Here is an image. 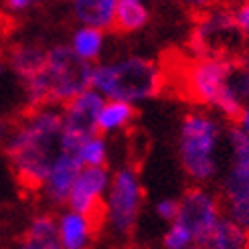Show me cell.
Instances as JSON below:
<instances>
[{"label": "cell", "mask_w": 249, "mask_h": 249, "mask_svg": "<svg viewBox=\"0 0 249 249\" xmlns=\"http://www.w3.org/2000/svg\"><path fill=\"white\" fill-rule=\"evenodd\" d=\"M233 18H235V24H237V31L249 39V0H243L233 10Z\"/></svg>", "instance_id": "26"}, {"label": "cell", "mask_w": 249, "mask_h": 249, "mask_svg": "<svg viewBox=\"0 0 249 249\" xmlns=\"http://www.w3.org/2000/svg\"><path fill=\"white\" fill-rule=\"evenodd\" d=\"M104 102L106 99L89 87L65 106H61V124H63L61 150L75 152L85 138L97 134V114Z\"/></svg>", "instance_id": "8"}, {"label": "cell", "mask_w": 249, "mask_h": 249, "mask_svg": "<svg viewBox=\"0 0 249 249\" xmlns=\"http://www.w3.org/2000/svg\"><path fill=\"white\" fill-rule=\"evenodd\" d=\"M61 107H31L17 120L15 132L2 148L8 168L20 186L39 191L49 166L61 152Z\"/></svg>", "instance_id": "1"}, {"label": "cell", "mask_w": 249, "mask_h": 249, "mask_svg": "<svg viewBox=\"0 0 249 249\" xmlns=\"http://www.w3.org/2000/svg\"><path fill=\"white\" fill-rule=\"evenodd\" d=\"M106 45H107L106 31L95 29V27H85V24H77V27L73 29L69 43H67L71 53L79 61H83L85 65L99 63L106 53Z\"/></svg>", "instance_id": "16"}, {"label": "cell", "mask_w": 249, "mask_h": 249, "mask_svg": "<svg viewBox=\"0 0 249 249\" xmlns=\"http://www.w3.org/2000/svg\"><path fill=\"white\" fill-rule=\"evenodd\" d=\"M55 223L57 239L63 249H91L97 233V219L63 207L55 215Z\"/></svg>", "instance_id": "13"}, {"label": "cell", "mask_w": 249, "mask_h": 249, "mask_svg": "<svg viewBox=\"0 0 249 249\" xmlns=\"http://www.w3.org/2000/svg\"><path fill=\"white\" fill-rule=\"evenodd\" d=\"M235 35L241 33L235 24L233 10H207L195 24L193 49L198 53V57H223L221 51L235 39Z\"/></svg>", "instance_id": "10"}, {"label": "cell", "mask_w": 249, "mask_h": 249, "mask_svg": "<svg viewBox=\"0 0 249 249\" xmlns=\"http://www.w3.org/2000/svg\"><path fill=\"white\" fill-rule=\"evenodd\" d=\"M81 162L77 160L75 152L61 150L55 160L49 166V172L39 189V195L49 207L63 209L67 205V196L71 193V186L75 182L77 174L81 170Z\"/></svg>", "instance_id": "12"}, {"label": "cell", "mask_w": 249, "mask_h": 249, "mask_svg": "<svg viewBox=\"0 0 249 249\" xmlns=\"http://www.w3.org/2000/svg\"><path fill=\"white\" fill-rule=\"evenodd\" d=\"M8 67H6V61H4V57H0V81H2L6 75H8Z\"/></svg>", "instance_id": "30"}, {"label": "cell", "mask_w": 249, "mask_h": 249, "mask_svg": "<svg viewBox=\"0 0 249 249\" xmlns=\"http://www.w3.org/2000/svg\"><path fill=\"white\" fill-rule=\"evenodd\" d=\"M223 144L225 130L213 114L195 109L182 116L177 136V152L184 174L195 184L203 186L217 178Z\"/></svg>", "instance_id": "4"}, {"label": "cell", "mask_w": 249, "mask_h": 249, "mask_svg": "<svg viewBox=\"0 0 249 249\" xmlns=\"http://www.w3.org/2000/svg\"><path fill=\"white\" fill-rule=\"evenodd\" d=\"M150 20V10L144 2L134 0H120L116 15H114V29L124 35H132L142 31Z\"/></svg>", "instance_id": "20"}, {"label": "cell", "mask_w": 249, "mask_h": 249, "mask_svg": "<svg viewBox=\"0 0 249 249\" xmlns=\"http://www.w3.org/2000/svg\"><path fill=\"white\" fill-rule=\"evenodd\" d=\"M41 2L43 0H0V6L12 17H22L27 12H31L33 8H36Z\"/></svg>", "instance_id": "25"}, {"label": "cell", "mask_w": 249, "mask_h": 249, "mask_svg": "<svg viewBox=\"0 0 249 249\" xmlns=\"http://www.w3.org/2000/svg\"><path fill=\"white\" fill-rule=\"evenodd\" d=\"M193 243H196L193 233L186 229L182 223L172 221L170 225H166V231L162 233V247L164 249H186Z\"/></svg>", "instance_id": "22"}, {"label": "cell", "mask_w": 249, "mask_h": 249, "mask_svg": "<svg viewBox=\"0 0 249 249\" xmlns=\"http://www.w3.org/2000/svg\"><path fill=\"white\" fill-rule=\"evenodd\" d=\"M154 215L162 223L170 225V223L177 221V217H178V198H172V196L160 198L154 205Z\"/></svg>", "instance_id": "24"}, {"label": "cell", "mask_w": 249, "mask_h": 249, "mask_svg": "<svg viewBox=\"0 0 249 249\" xmlns=\"http://www.w3.org/2000/svg\"><path fill=\"white\" fill-rule=\"evenodd\" d=\"M6 249H63L57 239L55 215L39 213L33 215L22 231V237L10 243Z\"/></svg>", "instance_id": "15"}, {"label": "cell", "mask_w": 249, "mask_h": 249, "mask_svg": "<svg viewBox=\"0 0 249 249\" xmlns=\"http://www.w3.org/2000/svg\"><path fill=\"white\" fill-rule=\"evenodd\" d=\"M109 180L111 170L107 166H83L71 186L65 207L93 219L102 217V207Z\"/></svg>", "instance_id": "11"}, {"label": "cell", "mask_w": 249, "mask_h": 249, "mask_svg": "<svg viewBox=\"0 0 249 249\" xmlns=\"http://www.w3.org/2000/svg\"><path fill=\"white\" fill-rule=\"evenodd\" d=\"M136 120V106L128 102H111L106 99L102 109L97 114V134L102 136H111L128 130Z\"/></svg>", "instance_id": "18"}, {"label": "cell", "mask_w": 249, "mask_h": 249, "mask_svg": "<svg viewBox=\"0 0 249 249\" xmlns=\"http://www.w3.org/2000/svg\"><path fill=\"white\" fill-rule=\"evenodd\" d=\"M178 2L186 8H193V10H207L213 4H217L219 0H178Z\"/></svg>", "instance_id": "28"}, {"label": "cell", "mask_w": 249, "mask_h": 249, "mask_svg": "<svg viewBox=\"0 0 249 249\" xmlns=\"http://www.w3.org/2000/svg\"><path fill=\"white\" fill-rule=\"evenodd\" d=\"M201 245L207 249H249V231L223 215Z\"/></svg>", "instance_id": "19"}, {"label": "cell", "mask_w": 249, "mask_h": 249, "mask_svg": "<svg viewBox=\"0 0 249 249\" xmlns=\"http://www.w3.org/2000/svg\"><path fill=\"white\" fill-rule=\"evenodd\" d=\"M233 61L225 57H198L184 73V87L196 104L219 111L223 118L237 120L243 102L231 85Z\"/></svg>", "instance_id": "5"}, {"label": "cell", "mask_w": 249, "mask_h": 249, "mask_svg": "<svg viewBox=\"0 0 249 249\" xmlns=\"http://www.w3.org/2000/svg\"><path fill=\"white\" fill-rule=\"evenodd\" d=\"M231 85H233V91L237 93V97L243 104L249 102V57L241 59L239 63H233Z\"/></svg>", "instance_id": "23"}, {"label": "cell", "mask_w": 249, "mask_h": 249, "mask_svg": "<svg viewBox=\"0 0 249 249\" xmlns=\"http://www.w3.org/2000/svg\"><path fill=\"white\" fill-rule=\"evenodd\" d=\"M134 2H144V0H134Z\"/></svg>", "instance_id": "33"}, {"label": "cell", "mask_w": 249, "mask_h": 249, "mask_svg": "<svg viewBox=\"0 0 249 249\" xmlns=\"http://www.w3.org/2000/svg\"><path fill=\"white\" fill-rule=\"evenodd\" d=\"M225 146L229 162L221 180L223 213L249 231V138L235 126L225 134Z\"/></svg>", "instance_id": "7"}, {"label": "cell", "mask_w": 249, "mask_h": 249, "mask_svg": "<svg viewBox=\"0 0 249 249\" xmlns=\"http://www.w3.org/2000/svg\"><path fill=\"white\" fill-rule=\"evenodd\" d=\"M91 67L71 53L67 43H55L47 47L45 63L36 75L20 85L24 104L31 107L55 106L61 107L77 97L91 83Z\"/></svg>", "instance_id": "2"}, {"label": "cell", "mask_w": 249, "mask_h": 249, "mask_svg": "<svg viewBox=\"0 0 249 249\" xmlns=\"http://www.w3.org/2000/svg\"><path fill=\"white\" fill-rule=\"evenodd\" d=\"M89 87L104 99L140 106L160 95L164 71L156 61L144 55H124L95 63Z\"/></svg>", "instance_id": "3"}, {"label": "cell", "mask_w": 249, "mask_h": 249, "mask_svg": "<svg viewBox=\"0 0 249 249\" xmlns=\"http://www.w3.org/2000/svg\"><path fill=\"white\" fill-rule=\"evenodd\" d=\"M81 166H107L109 162V142L106 136L93 134L85 138L75 150Z\"/></svg>", "instance_id": "21"}, {"label": "cell", "mask_w": 249, "mask_h": 249, "mask_svg": "<svg viewBox=\"0 0 249 249\" xmlns=\"http://www.w3.org/2000/svg\"><path fill=\"white\" fill-rule=\"evenodd\" d=\"M45 55H47V47L33 41H22L8 49L4 61L10 75L17 79V85H24L41 71L45 63Z\"/></svg>", "instance_id": "14"}, {"label": "cell", "mask_w": 249, "mask_h": 249, "mask_svg": "<svg viewBox=\"0 0 249 249\" xmlns=\"http://www.w3.org/2000/svg\"><path fill=\"white\" fill-rule=\"evenodd\" d=\"M2 237H4V223H2V215H0V243H2Z\"/></svg>", "instance_id": "31"}, {"label": "cell", "mask_w": 249, "mask_h": 249, "mask_svg": "<svg viewBox=\"0 0 249 249\" xmlns=\"http://www.w3.org/2000/svg\"><path fill=\"white\" fill-rule=\"evenodd\" d=\"M237 126H239V130L247 136V138H249V107H243V111H241V116L237 118Z\"/></svg>", "instance_id": "29"}, {"label": "cell", "mask_w": 249, "mask_h": 249, "mask_svg": "<svg viewBox=\"0 0 249 249\" xmlns=\"http://www.w3.org/2000/svg\"><path fill=\"white\" fill-rule=\"evenodd\" d=\"M69 2L77 24L102 31L114 29V15L120 0H69Z\"/></svg>", "instance_id": "17"}, {"label": "cell", "mask_w": 249, "mask_h": 249, "mask_svg": "<svg viewBox=\"0 0 249 249\" xmlns=\"http://www.w3.org/2000/svg\"><path fill=\"white\" fill-rule=\"evenodd\" d=\"M144 209V184L138 170L124 164L111 172V180L102 207V221L107 233L118 241H126L138 229Z\"/></svg>", "instance_id": "6"}, {"label": "cell", "mask_w": 249, "mask_h": 249, "mask_svg": "<svg viewBox=\"0 0 249 249\" xmlns=\"http://www.w3.org/2000/svg\"><path fill=\"white\" fill-rule=\"evenodd\" d=\"M223 215L225 213H223L221 198L213 191H209L207 186L195 184L178 198L177 221L193 233L196 243H203L207 239V235L213 231V227Z\"/></svg>", "instance_id": "9"}, {"label": "cell", "mask_w": 249, "mask_h": 249, "mask_svg": "<svg viewBox=\"0 0 249 249\" xmlns=\"http://www.w3.org/2000/svg\"><path fill=\"white\" fill-rule=\"evenodd\" d=\"M15 126H17V120L0 116V150H2V148L6 146V142L10 140L12 132H15Z\"/></svg>", "instance_id": "27"}, {"label": "cell", "mask_w": 249, "mask_h": 249, "mask_svg": "<svg viewBox=\"0 0 249 249\" xmlns=\"http://www.w3.org/2000/svg\"><path fill=\"white\" fill-rule=\"evenodd\" d=\"M186 249H207L205 245H201V243H193V245H189Z\"/></svg>", "instance_id": "32"}]
</instances>
